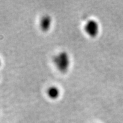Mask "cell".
Segmentation results:
<instances>
[{
    "label": "cell",
    "mask_w": 123,
    "mask_h": 123,
    "mask_svg": "<svg viewBox=\"0 0 123 123\" xmlns=\"http://www.w3.org/2000/svg\"><path fill=\"white\" fill-rule=\"evenodd\" d=\"M53 62L56 69L62 73H66L70 68L71 58L67 51H59L54 56Z\"/></svg>",
    "instance_id": "6da1fadb"
},
{
    "label": "cell",
    "mask_w": 123,
    "mask_h": 123,
    "mask_svg": "<svg viewBox=\"0 0 123 123\" xmlns=\"http://www.w3.org/2000/svg\"><path fill=\"white\" fill-rule=\"evenodd\" d=\"M84 30L87 36L94 38L98 36L100 32L99 23L94 19H89L84 24Z\"/></svg>",
    "instance_id": "7a4b0ae2"
},
{
    "label": "cell",
    "mask_w": 123,
    "mask_h": 123,
    "mask_svg": "<svg viewBox=\"0 0 123 123\" xmlns=\"http://www.w3.org/2000/svg\"><path fill=\"white\" fill-rule=\"evenodd\" d=\"M53 18L49 14H44L41 17L39 22V27L43 32H48L51 28Z\"/></svg>",
    "instance_id": "3957f363"
},
{
    "label": "cell",
    "mask_w": 123,
    "mask_h": 123,
    "mask_svg": "<svg viewBox=\"0 0 123 123\" xmlns=\"http://www.w3.org/2000/svg\"><path fill=\"white\" fill-rule=\"evenodd\" d=\"M46 93L47 97L49 99L55 101L59 98V97L61 95V91L58 86L52 85L48 87V89L46 90Z\"/></svg>",
    "instance_id": "277c9868"
},
{
    "label": "cell",
    "mask_w": 123,
    "mask_h": 123,
    "mask_svg": "<svg viewBox=\"0 0 123 123\" xmlns=\"http://www.w3.org/2000/svg\"><path fill=\"white\" fill-rule=\"evenodd\" d=\"M0 65H1V62H0Z\"/></svg>",
    "instance_id": "5b68a950"
}]
</instances>
